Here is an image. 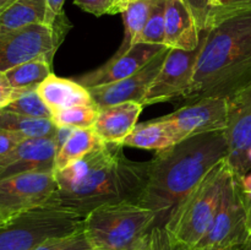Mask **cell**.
I'll return each instance as SVG.
<instances>
[{
    "instance_id": "1f68e13d",
    "label": "cell",
    "mask_w": 251,
    "mask_h": 250,
    "mask_svg": "<svg viewBox=\"0 0 251 250\" xmlns=\"http://www.w3.org/2000/svg\"><path fill=\"white\" fill-rule=\"evenodd\" d=\"M20 90H15L7 80L4 71H0V110L10 104L19 95Z\"/></svg>"
},
{
    "instance_id": "9c48e42d",
    "label": "cell",
    "mask_w": 251,
    "mask_h": 250,
    "mask_svg": "<svg viewBox=\"0 0 251 250\" xmlns=\"http://www.w3.org/2000/svg\"><path fill=\"white\" fill-rule=\"evenodd\" d=\"M55 172H28L0 179V225L29 210L56 202Z\"/></svg>"
},
{
    "instance_id": "ba28073f",
    "label": "cell",
    "mask_w": 251,
    "mask_h": 250,
    "mask_svg": "<svg viewBox=\"0 0 251 250\" xmlns=\"http://www.w3.org/2000/svg\"><path fill=\"white\" fill-rule=\"evenodd\" d=\"M70 29L65 14L53 26L36 24L0 34V71H6L22 63L47 55L54 58Z\"/></svg>"
},
{
    "instance_id": "83f0119b",
    "label": "cell",
    "mask_w": 251,
    "mask_h": 250,
    "mask_svg": "<svg viewBox=\"0 0 251 250\" xmlns=\"http://www.w3.org/2000/svg\"><path fill=\"white\" fill-rule=\"evenodd\" d=\"M166 0H157L144 29L137 38V43L166 46V21H164Z\"/></svg>"
},
{
    "instance_id": "277c9868",
    "label": "cell",
    "mask_w": 251,
    "mask_h": 250,
    "mask_svg": "<svg viewBox=\"0 0 251 250\" xmlns=\"http://www.w3.org/2000/svg\"><path fill=\"white\" fill-rule=\"evenodd\" d=\"M156 221L151 208L123 201L90 211L83 230L95 250H137L149 240Z\"/></svg>"
},
{
    "instance_id": "8d00e7d4",
    "label": "cell",
    "mask_w": 251,
    "mask_h": 250,
    "mask_svg": "<svg viewBox=\"0 0 251 250\" xmlns=\"http://www.w3.org/2000/svg\"><path fill=\"white\" fill-rule=\"evenodd\" d=\"M240 250H251V237L249 238V240H248L247 243H244L242 247V249Z\"/></svg>"
},
{
    "instance_id": "4316f807",
    "label": "cell",
    "mask_w": 251,
    "mask_h": 250,
    "mask_svg": "<svg viewBox=\"0 0 251 250\" xmlns=\"http://www.w3.org/2000/svg\"><path fill=\"white\" fill-rule=\"evenodd\" d=\"M98 115V108L93 105H76L53 115L56 126H71L74 129H92Z\"/></svg>"
},
{
    "instance_id": "e575fe53",
    "label": "cell",
    "mask_w": 251,
    "mask_h": 250,
    "mask_svg": "<svg viewBox=\"0 0 251 250\" xmlns=\"http://www.w3.org/2000/svg\"><path fill=\"white\" fill-rule=\"evenodd\" d=\"M242 186L243 190H244L245 196H247V200L249 202L251 207V174H247L242 178Z\"/></svg>"
},
{
    "instance_id": "603a6c76",
    "label": "cell",
    "mask_w": 251,
    "mask_h": 250,
    "mask_svg": "<svg viewBox=\"0 0 251 250\" xmlns=\"http://www.w3.org/2000/svg\"><path fill=\"white\" fill-rule=\"evenodd\" d=\"M53 59L41 55L5 71L7 80L15 90L37 88L51 73Z\"/></svg>"
},
{
    "instance_id": "7402d4cb",
    "label": "cell",
    "mask_w": 251,
    "mask_h": 250,
    "mask_svg": "<svg viewBox=\"0 0 251 250\" xmlns=\"http://www.w3.org/2000/svg\"><path fill=\"white\" fill-rule=\"evenodd\" d=\"M104 142L97 136L93 129H75L68 141L56 152L54 172H60L75 162L80 161Z\"/></svg>"
},
{
    "instance_id": "4dcf8cb0",
    "label": "cell",
    "mask_w": 251,
    "mask_h": 250,
    "mask_svg": "<svg viewBox=\"0 0 251 250\" xmlns=\"http://www.w3.org/2000/svg\"><path fill=\"white\" fill-rule=\"evenodd\" d=\"M81 10L95 16L122 14V6L118 0H74Z\"/></svg>"
},
{
    "instance_id": "2e32d148",
    "label": "cell",
    "mask_w": 251,
    "mask_h": 250,
    "mask_svg": "<svg viewBox=\"0 0 251 250\" xmlns=\"http://www.w3.org/2000/svg\"><path fill=\"white\" fill-rule=\"evenodd\" d=\"M144 105L139 102H124L98 109L93 131L105 144H122L134 130Z\"/></svg>"
},
{
    "instance_id": "8fae6325",
    "label": "cell",
    "mask_w": 251,
    "mask_h": 250,
    "mask_svg": "<svg viewBox=\"0 0 251 250\" xmlns=\"http://www.w3.org/2000/svg\"><path fill=\"white\" fill-rule=\"evenodd\" d=\"M161 118L172 125L180 141L206 132L225 131L228 123V98H200Z\"/></svg>"
},
{
    "instance_id": "9a60e30c",
    "label": "cell",
    "mask_w": 251,
    "mask_h": 250,
    "mask_svg": "<svg viewBox=\"0 0 251 250\" xmlns=\"http://www.w3.org/2000/svg\"><path fill=\"white\" fill-rule=\"evenodd\" d=\"M56 146L53 137L26 139L0 156V179L28 172L54 171Z\"/></svg>"
},
{
    "instance_id": "e0dca14e",
    "label": "cell",
    "mask_w": 251,
    "mask_h": 250,
    "mask_svg": "<svg viewBox=\"0 0 251 250\" xmlns=\"http://www.w3.org/2000/svg\"><path fill=\"white\" fill-rule=\"evenodd\" d=\"M164 21L166 47L189 51L199 48L200 32L184 0H166Z\"/></svg>"
},
{
    "instance_id": "d4e9b609",
    "label": "cell",
    "mask_w": 251,
    "mask_h": 250,
    "mask_svg": "<svg viewBox=\"0 0 251 250\" xmlns=\"http://www.w3.org/2000/svg\"><path fill=\"white\" fill-rule=\"evenodd\" d=\"M156 1L157 0H129L122 12L125 27L124 39L120 48L114 54L115 56L123 55L134 44H136L137 38L144 29Z\"/></svg>"
},
{
    "instance_id": "cb8c5ba5",
    "label": "cell",
    "mask_w": 251,
    "mask_h": 250,
    "mask_svg": "<svg viewBox=\"0 0 251 250\" xmlns=\"http://www.w3.org/2000/svg\"><path fill=\"white\" fill-rule=\"evenodd\" d=\"M0 129L16 132L25 139H46V137H53L56 125L51 119L26 117L1 109Z\"/></svg>"
},
{
    "instance_id": "f546056e",
    "label": "cell",
    "mask_w": 251,
    "mask_h": 250,
    "mask_svg": "<svg viewBox=\"0 0 251 250\" xmlns=\"http://www.w3.org/2000/svg\"><path fill=\"white\" fill-rule=\"evenodd\" d=\"M151 250H191L190 247L176 240L164 225H156L150 233Z\"/></svg>"
},
{
    "instance_id": "4fadbf2b",
    "label": "cell",
    "mask_w": 251,
    "mask_h": 250,
    "mask_svg": "<svg viewBox=\"0 0 251 250\" xmlns=\"http://www.w3.org/2000/svg\"><path fill=\"white\" fill-rule=\"evenodd\" d=\"M169 49L171 48L166 47L150 63H147L141 70H139L129 77L123 78L117 82L108 83V85H100L88 88L96 107L98 109H102V108L124 102L141 103L150 85L161 70Z\"/></svg>"
},
{
    "instance_id": "7a4b0ae2",
    "label": "cell",
    "mask_w": 251,
    "mask_h": 250,
    "mask_svg": "<svg viewBox=\"0 0 251 250\" xmlns=\"http://www.w3.org/2000/svg\"><path fill=\"white\" fill-rule=\"evenodd\" d=\"M227 154L225 131L196 135L157 151L149 161L146 184L137 203L156 213V225H164L178 203Z\"/></svg>"
},
{
    "instance_id": "30bf717a",
    "label": "cell",
    "mask_w": 251,
    "mask_h": 250,
    "mask_svg": "<svg viewBox=\"0 0 251 250\" xmlns=\"http://www.w3.org/2000/svg\"><path fill=\"white\" fill-rule=\"evenodd\" d=\"M199 48L195 50L169 49L161 70L150 85L141 104H156L176 98H185L193 83Z\"/></svg>"
},
{
    "instance_id": "6da1fadb",
    "label": "cell",
    "mask_w": 251,
    "mask_h": 250,
    "mask_svg": "<svg viewBox=\"0 0 251 250\" xmlns=\"http://www.w3.org/2000/svg\"><path fill=\"white\" fill-rule=\"evenodd\" d=\"M123 147L104 142L80 161L56 172V202L83 217L107 203L139 202L149 162L126 158Z\"/></svg>"
},
{
    "instance_id": "836d02e7",
    "label": "cell",
    "mask_w": 251,
    "mask_h": 250,
    "mask_svg": "<svg viewBox=\"0 0 251 250\" xmlns=\"http://www.w3.org/2000/svg\"><path fill=\"white\" fill-rule=\"evenodd\" d=\"M74 127L71 126H56L55 132L53 135L54 142H55L56 146V152L63 147V145L65 144L69 140V137L71 136V134L74 132Z\"/></svg>"
},
{
    "instance_id": "5bb4252c",
    "label": "cell",
    "mask_w": 251,
    "mask_h": 250,
    "mask_svg": "<svg viewBox=\"0 0 251 250\" xmlns=\"http://www.w3.org/2000/svg\"><path fill=\"white\" fill-rule=\"evenodd\" d=\"M164 48L166 46H157V44H134L123 55H114L100 68L81 76L77 82L85 86L86 88L117 82L141 70Z\"/></svg>"
},
{
    "instance_id": "52a82bcc",
    "label": "cell",
    "mask_w": 251,
    "mask_h": 250,
    "mask_svg": "<svg viewBox=\"0 0 251 250\" xmlns=\"http://www.w3.org/2000/svg\"><path fill=\"white\" fill-rule=\"evenodd\" d=\"M250 237L251 207L242 178L232 172L210 225L191 250H225L244 244Z\"/></svg>"
},
{
    "instance_id": "ac0fdd59",
    "label": "cell",
    "mask_w": 251,
    "mask_h": 250,
    "mask_svg": "<svg viewBox=\"0 0 251 250\" xmlns=\"http://www.w3.org/2000/svg\"><path fill=\"white\" fill-rule=\"evenodd\" d=\"M37 92L53 115L76 105L96 107L88 88L78 83L77 81L58 77L54 74H50L37 87Z\"/></svg>"
},
{
    "instance_id": "ffe728a7",
    "label": "cell",
    "mask_w": 251,
    "mask_h": 250,
    "mask_svg": "<svg viewBox=\"0 0 251 250\" xmlns=\"http://www.w3.org/2000/svg\"><path fill=\"white\" fill-rule=\"evenodd\" d=\"M193 14L199 32L212 28L228 17L251 9V0H184Z\"/></svg>"
},
{
    "instance_id": "7c38bea8",
    "label": "cell",
    "mask_w": 251,
    "mask_h": 250,
    "mask_svg": "<svg viewBox=\"0 0 251 250\" xmlns=\"http://www.w3.org/2000/svg\"><path fill=\"white\" fill-rule=\"evenodd\" d=\"M225 135L228 162L235 175L243 178L250 171L248 152L251 149V86L228 98V123Z\"/></svg>"
},
{
    "instance_id": "60d3db41",
    "label": "cell",
    "mask_w": 251,
    "mask_h": 250,
    "mask_svg": "<svg viewBox=\"0 0 251 250\" xmlns=\"http://www.w3.org/2000/svg\"><path fill=\"white\" fill-rule=\"evenodd\" d=\"M243 244L242 245H237V247H232V248H228V249H225V250H240L242 249Z\"/></svg>"
},
{
    "instance_id": "ab89813d",
    "label": "cell",
    "mask_w": 251,
    "mask_h": 250,
    "mask_svg": "<svg viewBox=\"0 0 251 250\" xmlns=\"http://www.w3.org/2000/svg\"><path fill=\"white\" fill-rule=\"evenodd\" d=\"M248 164H249V168L251 169V149L248 152Z\"/></svg>"
},
{
    "instance_id": "484cf974",
    "label": "cell",
    "mask_w": 251,
    "mask_h": 250,
    "mask_svg": "<svg viewBox=\"0 0 251 250\" xmlns=\"http://www.w3.org/2000/svg\"><path fill=\"white\" fill-rule=\"evenodd\" d=\"M4 110L32 118H43V119L53 118V113L38 95L37 88L20 90L17 97L7 107H5Z\"/></svg>"
},
{
    "instance_id": "8992f818",
    "label": "cell",
    "mask_w": 251,
    "mask_h": 250,
    "mask_svg": "<svg viewBox=\"0 0 251 250\" xmlns=\"http://www.w3.org/2000/svg\"><path fill=\"white\" fill-rule=\"evenodd\" d=\"M83 220L58 202L39 206L0 225V250H29L51 238L83 229Z\"/></svg>"
},
{
    "instance_id": "44dd1931",
    "label": "cell",
    "mask_w": 251,
    "mask_h": 250,
    "mask_svg": "<svg viewBox=\"0 0 251 250\" xmlns=\"http://www.w3.org/2000/svg\"><path fill=\"white\" fill-rule=\"evenodd\" d=\"M47 24V0H17L0 14V34Z\"/></svg>"
},
{
    "instance_id": "5b68a950",
    "label": "cell",
    "mask_w": 251,
    "mask_h": 250,
    "mask_svg": "<svg viewBox=\"0 0 251 250\" xmlns=\"http://www.w3.org/2000/svg\"><path fill=\"white\" fill-rule=\"evenodd\" d=\"M232 172L227 157L221 159L178 203L164 225L176 240L193 248L202 238Z\"/></svg>"
},
{
    "instance_id": "f35d334b",
    "label": "cell",
    "mask_w": 251,
    "mask_h": 250,
    "mask_svg": "<svg viewBox=\"0 0 251 250\" xmlns=\"http://www.w3.org/2000/svg\"><path fill=\"white\" fill-rule=\"evenodd\" d=\"M118 1H119L120 6H122V12H123L124 7L126 6V4H127V2H129V0H118Z\"/></svg>"
},
{
    "instance_id": "3957f363",
    "label": "cell",
    "mask_w": 251,
    "mask_h": 250,
    "mask_svg": "<svg viewBox=\"0 0 251 250\" xmlns=\"http://www.w3.org/2000/svg\"><path fill=\"white\" fill-rule=\"evenodd\" d=\"M251 86V9L200 33L193 83L185 100L230 98Z\"/></svg>"
},
{
    "instance_id": "d590c367",
    "label": "cell",
    "mask_w": 251,
    "mask_h": 250,
    "mask_svg": "<svg viewBox=\"0 0 251 250\" xmlns=\"http://www.w3.org/2000/svg\"><path fill=\"white\" fill-rule=\"evenodd\" d=\"M16 1L17 0H0V14L4 12L7 7L11 6V5Z\"/></svg>"
},
{
    "instance_id": "74e56055",
    "label": "cell",
    "mask_w": 251,
    "mask_h": 250,
    "mask_svg": "<svg viewBox=\"0 0 251 250\" xmlns=\"http://www.w3.org/2000/svg\"><path fill=\"white\" fill-rule=\"evenodd\" d=\"M137 250H151V245H150V237H149V240H147V242Z\"/></svg>"
},
{
    "instance_id": "f1b7e54d",
    "label": "cell",
    "mask_w": 251,
    "mask_h": 250,
    "mask_svg": "<svg viewBox=\"0 0 251 250\" xmlns=\"http://www.w3.org/2000/svg\"><path fill=\"white\" fill-rule=\"evenodd\" d=\"M29 250H95L83 229L64 237L51 238Z\"/></svg>"
},
{
    "instance_id": "d6986e66",
    "label": "cell",
    "mask_w": 251,
    "mask_h": 250,
    "mask_svg": "<svg viewBox=\"0 0 251 250\" xmlns=\"http://www.w3.org/2000/svg\"><path fill=\"white\" fill-rule=\"evenodd\" d=\"M178 142L180 140L172 125L162 118H157L137 124L120 145L134 149L154 150L157 152L169 149Z\"/></svg>"
},
{
    "instance_id": "d6a6232c",
    "label": "cell",
    "mask_w": 251,
    "mask_h": 250,
    "mask_svg": "<svg viewBox=\"0 0 251 250\" xmlns=\"http://www.w3.org/2000/svg\"><path fill=\"white\" fill-rule=\"evenodd\" d=\"M25 137L16 132L9 131V130L0 129V156L6 154L15 147L19 146L22 141H25Z\"/></svg>"
}]
</instances>
